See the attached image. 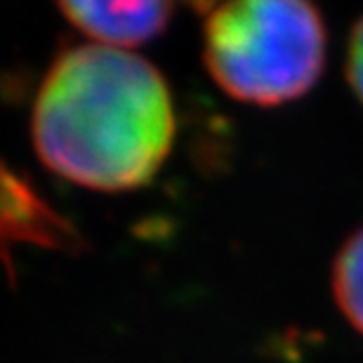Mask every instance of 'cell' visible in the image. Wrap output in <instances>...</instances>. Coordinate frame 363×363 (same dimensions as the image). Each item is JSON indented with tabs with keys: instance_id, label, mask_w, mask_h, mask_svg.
Segmentation results:
<instances>
[{
	"instance_id": "cell-1",
	"label": "cell",
	"mask_w": 363,
	"mask_h": 363,
	"mask_svg": "<svg viewBox=\"0 0 363 363\" xmlns=\"http://www.w3.org/2000/svg\"><path fill=\"white\" fill-rule=\"evenodd\" d=\"M33 144L57 175L97 191L154 179L175 140L163 76L147 60L106 45L67 50L35 97Z\"/></svg>"
},
{
	"instance_id": "cell-2",
	"label": "cell",
	"mask_w": 363,
	"mask_h": 363,
	"mask_svg": "<svg viewBox=\"0 0 363 363\" xmlns=\"http://www.w3.org/2000/svg\"><path fill=\"white\" fill-rule=\"evenodd\" d=\"M203 60L238 101L279 106L307 94L325 67V26L311 0H220Z\"/></svg>"
},
{
	"instance_id": "cell-3",
	"label": "cell",
	"mask_w": 363,
	"mask_h": 363,
	"mask_svg": "<svg viewBox=\"0 0 363 363\" xmlns=\"http://www.w3.org/2000/svg\"><path fill=\"white\" fill-rule=\"evenodd\" d=\"M17 245L81 252L85 241L81 231L35 191L31 182L0 161V262L10 276H14L12 250Z\"/></svg>"
},
{
	"instance_id": "cell-4",
	"label": "cell",
	"mask_w": 363,
	"mask_h": 363,
	"mask_svg": "<svg viewBox=\"0 0 363 363\" xmlns=\"http://www.w3.org/2000/svg\"><path fill=\"white\" fill-rule=\"evenodd\" d=\"M78 28L111 45H140L168 24L175 0H60Z\"/></svg>"
},
{
	"instance_id": "cell-5",
	"label": "cell",
	"mask_w": 363,
	"mask_h": 363,
	"mask_svg": "<svg viewBox=\"0 0 363 363\" xmlns=\"http://www.w3.org/2000/svg\"><path fill=\"white\" fill-rule=\"evenodd\" d=\"M330 288L340 314L363 335V227L347 238L333 259Z\"/></svg>"
},
{
	"instance_id": "cell-6",
	"label": "cell",
	"mask_w": 363,
	"mask_h": 363,
	"mask_svg": "<svg viewBox=\"0 0 363 363\" xmlns=\"http://www.w3.org/2000/svg\"><path fill=\"white\" fill-rule=\"evenodd\" d=\"M347 78L354 94L363 104V17L357 21L350 38V52H347Z\"/></svg>"
},
{
	"instance_id": "cell-7",
	"label": "cell",
	"mask_w": 363,
	"mask_h": 363,
	"mask_svg": "<svg viewBox=\"0 0 363 363\" xmlns=\"http://www.w3.org/2000/svg\"><path fill=\"white\" fill-rule=\"evenodd\" d=\"M194 7H199V10H206V7H215L220 0H189Z\"/></svg>"
}]
</instances>
